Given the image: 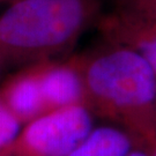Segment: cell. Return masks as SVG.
<instances>
[{"label":"cell","mask_w":156,"mask_h":156,"mask_svg":"<svg viewBox=\"0 0 156 156\" xmlns=\"http://www.w3.org/2000/svg\"><path fill=\"white\" fill-rule=\"evenodd\" d=\"M82 78L84 106L94 117L123 128L138 145L156 141V74L142 57L101 41L74 56Z\"/></svg>","instance_id":"1"},{"label":"cell","mask_w":156,"mask_h":156,"mask_svg":"<svg viewBox=\"0 0 156 156\" xmlns=\"http://www.w3.org/2000/svg\"><path fill=\"white\" fill-rule=\"evenodd\" d=\"M101 0H15L0 14V62L30 66L69 53L103 13Z\"/></svg>","instance_id":"2"},{"label":"cell","mask_w":156,"mask_h":156,"mask_svg":"<svg viewBox=\"0 0 156 156\" xmlns=\"http://www.w3.org/2000/svg\"><path fill=\"white\" fill-rule=\"evenodd\" d=\"M94 118L84 105L45 112L20 131L12 156H68L93 129Z\"/></svg>","instance_id":"3"},{"label":"cell","mask_w":156,"mask_h":156,"mask_svg":"<svg viewBox=\"0 0 156 156\" xmlns=\"http://www.w3.org/2000/svg\"><path fill=\"white\" fill-rule=\"evenodd\" d=\"M101 41L128 48L142 57L156 74V22L103 11L96 23Z\"/></svg>","instance_id":"4"},{"label":"cell","mask_w":156,"mask_h":156,"mask_svg":"<svg viewBox=\"0 0 156 156\" xmlns=\"http://www.w3.org/2000/svg\"><path fill=\"white\" fill-rule=\"evenodd\" d=\"M38 74L48 111L84 105L83 82L74 56L39 62Z\"/></svg>","instance_id":"5"},{"label":"cell","mask_w":156,"mask_h":156,"mask_svg":"<svg viewBox=\"0 0 156 156\" xmlns=\"http://www.w3.org/2000/svg\"><path fill=\"white\" fill-rule=\"evenodd\" d=\"M0 98L22 125L48 112L41 88L38 64L22 67L0 87Z\"/></svg>","instance_id":"6"},{"label":"cell","mask_w":156,"mask_h":156,"mask_svg":"<svg viewBox=\"0 0 156 156\" xmlns=\"http://www.w3.org/2000/svg\"><path fill=\"white\" fill-rule=\"evenodd\" d=\"M135 146L138 144L129 133L105 124L94 126L68 156H127Z\"/></svg>","instance_id":"7"},{"label":"cell","mask_w":156,"mask_h":156,"mask_svg":"<svg viewBox=\"0 0 156 156\" xmlns=\"http://www.w3.org/2000/svg\"><path fill=\"white\" fill-rule=\"evenodd\" d=\"M22 124L6 108L0 98V156H12V149Z\"/></svg>","instance_id":"8"},{"label":"cell","mask_w":156,"mask_h":156,"mask_svg":"<svg viewBox=\"0 0 156 156\" xmlns=\"http://www.w3.org/2000/svg\"><path fill=\"white\" fill-rule=\"evenodd\" d=\"M112 11L156 22V0H110Z\"/></svg>","instance_id":"9"},{"label":"cell","mask_w":156,"mask_h":156,"mask_svg":"<svg viewBox=\"0 0 156 156\" xmlns=\"http://www.w3.org/2000/svg\"><path fill=\"white\" fill-rule=\"evenodd\" d=\"M127 156H149V154H148V147L141 145L135 146Z\"/></svg>","instance_id":"10"},{"label":"cell","mask_w":156,"mask_h":156,"mask_svg":"<svg viewBox=\"0 0 156 156\" xmlns=\"http://www.w3.org/2000/svg\"><path fill=\"white\" fill-rule=\"evenodd\" d=\"M148 154L149 156H156V141L148 147Z\"/></svg>","instance_id":"11"},{"label":"cell","mask_w":156,"mask_h":156,"mask_svg":"<svg viewBox=\"0 0 156 156\" xmlns=\"http://www.w3.org/2000/svg\"><path fill=\"white\" fill-rule=\"evenodd\" d=\"M13 1H15V0H0V2H13Z\"/></svg>","instance_id":"12"},{"label":"cell","mask_w":156,"mask_h":156,"mask_svg":"<svg viewBox=\"0 0 156 156\" xmlns=\"http://www.w3.org/2000/svg\"><path fill=\"white\" fill-rule=\"evenodd\" d=\"M1 66H2V64H1V62H0V68H1Z\"/></svg>","instance_id":"13"}]
</instances>
